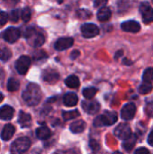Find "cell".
<instances>
[{
    "mask_svg": "<svg viewBox=\"0 0 153 154\" xmlns=\"http://www.w3.org/2000/svg\"><path fill=\"white\" fill-rule=\"evenodd\" d=\"M41 96L42 94L40 87L36 84L31 83L26 87L25 90L23 92L22 97L28 106H33L40 103L41 99Z\"/></svg>",
    "mask_w": 153,
    "mask_h": 154,
    "instance_id": "1",
    "label": "cell"
},
{
    "mask_svg": "<svg viewBox=\"0 0 153 154\" xmlns=\"http://www.w3.org/2000/svg\"><path fill=\"white\" fill-rule=\"evenodd\" d=\"M24 36L29 44H31L33 47H40L45 42L44 35L41 32L37 31L35 28L32 27H29L26 29V31L24 32Z\"/></svg>",
    "mask_w": 153,
    "mask_h": 154,
    "instance_id": "2",
    "label": "cell"
},
{
    "mask_svg": "<svg viewBox=\"0 0 153 154\" xmlns=\"http://www.w3.org/2000/svg\"><path fill=\"white\" fill-rule=\"evenodd\" d=\"M117 114L114 111H106L103 115L97 116L95 121V126H105V125H112L117 121Z\"/></svg>",
    "mask_w": 153,
    "mask_h": 154,
    "instance_id": "3",
    "label": "cell"
},
{
    "mask_svg": "<svg viewBox=\"0 0 153 154\" xmlns=\"http://www.w3.org/2000/svg\"><path fill=\"white\" fill-rule=\"evenodd\" d=\"M31 146V141L28 137H21L15 140L11 145V154H23Z\"/></svg>",
    "mask_w": 153,
    "mask_h": 154,
    "instance_id": "4",
    "label": "cell"
},
{
    "mask_svg": "<svg viewBox=\"0 0 153 154\" xmlns=\"http://www.w3.org/2000/svg\"><path fill=\"white\" fill-rule=\"evenodd\" d=\"M140 12L145 23L153 22V8L148 2H143L141 4Z\"/></svg>",
    "mask_w": 153,
    "mask_h": 154,
    "instance_id": "5",
    "label": "cell"
},
{
    "mask_svg": "<svg viewBox=\"0 0 153 154\" xmlns=\"http://www.w3.org/2000/svg\"><path fill=\"white\" fill-rule=\"evenodd\" d=\"M30 65H31V59L28 56H21L15 63V68L19 74L24 75L28 71Z\"/></svg>",
    "mask_w": 153,
    "mask_h": 154,
    "instance_id": "6",
    "label": "cell"
},
{
    "mask_svg": "<svg viewBox=\"0 0 153 154\" xmlns=\"http://www.w3.org/2000/svg\"><path fill=\"white\" fill-rule=\"evenodd\" d=\"M81 32L85 38H93L99 33V28L93 23H86L81 26Z\"/></svg>",
    "mask_w": 153,
    "mask_h": 154,
    "instance_id": "7",
    "label": "cell"
},
{
    "mask_svg": "<svg viewBox=\"0 0 153 154\" xmlns=\"http://www.w3.org/2000/svg\"><path fill=\"white\" fill-rule=\"evenodd\" d=\"M115 134L117 138L121 140H125L132 135L131 127L127 124H121L115 130Z\"/></svg>",
    "mask_w": 153,
    "mask_h": 154,
    "instance_id": "8",
    "label": "cell"
},
{
    "mask_svg": "<svg viewBox=\"0 0 153 154\" xmlns=\"http://www.w3.org/2000/svg\"><path fill=\"white\" fill-rule=\"evenodd\" d=\"M19 37H20V31L15 27H9L3 33L4 40L10 43L15 42L19 39Z\"/></svg>",
    "mask_w": 153,
    "mask_h": 154,
    "instance_id": "9",
    "label": "cell"
},
{
    "mask_svg": "<svg viewBox=\"0 0 153 154\" xmlns=\"http://www.w3.org/2000/svg\"><path fill=\"white\" fill-rule=\"evenodd\" d=\"M136 110H137V108L134 104H133V103L126 104L122 109L121 116L124 120H131L134 117V116L136 114Z\"/></svg>",
    "mask_w": 153,
    "mask_h": 154,
    "instance_id": "10",
    "label": "cell"
},
{
    "mask_svg": "<svg viewBox=\"0 0 153 154\" xmlns=\"http://www.w3.org/2000/svg\"><path fill=\"white\" fill-rule=\"evenodd\" d=\"M82 108L89 115H94L97 113L100 109V105L97 101H83L82 102Z\"/></svg>",
    "mask_w": 153,
    "mask_h": 154,
    "instance_id": "11",
    "label": "cell"
},
{
    "mask_svg": "<svg viewBox=\"0 0 153 154\" xmlns=\"http://www.w3.org/2000/svg\"><path fill=\"white\" fill-rule=\"evenodd\" d=\"M122 29L124 32H138L141 30V25L138 22L134 21V20H130V21H126L124 22L121 24Z\"/></svg>",
    "mask_w": 153,
    "mask_h": 154,
    "instance_id": "12",
    "label": "cell"
},
{
    "mask_svg": "<svg viewBox=\"0 0 153 154\" xmlns=\"http://www.w3.org/2000/svg\"><path fill=\"white\" fill-rule=\"evenodd\" d=\"M74 43V40L72 38H60L55 42V49L58 51H63L70 48Z\"/></svg>",
    "mask_w": 153,
    "mask_h": 154,
    "instance_id": "13",
    "label": "cell"
},
{
    "mask_svg": "<svg viewBox=\"0 0 153 154\" xmlns=\"http://www.w3.org/2000/svg\"><path fill=\"white\" fill-rule=\"evenodd\" d=\"M59 79H60V75L55 70L49 69V70H46L43 73V79L45 81H47L48 83H50V84L56 83L59 80Z\"/></svg>",
    "mask_w": 153,
    "mask_h": 154,
    "instance_id": "14",
    "label": "cell"
},
{
    "mask_svg": "<svg viewBox=\"0 0 153 154\" xmlns=\"http://www.w3.org/2000/svg\"><path fill=\"white\" fill-rule=\"evenodd\" d=\"M14 134V125H12L11 124H7L3 128V131H2V134H1V138L4 141H8L13 137Z\"/></svg>",
    "mask_w": 153,
    "mask_h": 154,
    "instance_id": "15",
    "label": "cell"
},
{
    "mask_svg": "<svg viewBox=\"0 0 153 154\" xmlns=\"http://www.w3.org/2000/svg\"><path fill=\"white\" fill-rule=\"evenodd\" d=\"M14 116V109L9 106H4L0 108V119L10 120Z\"/></svg>",
    "mask_w": 153,
    "mask_h": 154,
    "instance_id": "16",
    "label": "cell"
},
{
    "mask_svg": "<svg viewBox=\"0 0 153 154\" xmlns=\"http://www.w3.org/2000/svg\"><path fill=\"white\" fill-rule=\"evenodd\" d=\"M111 14H112L111 10L108 7L103 6L97 12V18L101 22H106V21H108L110 19Z\"/></svg>",
    "mask_w": 153,
    "mask_h": 154,
    "instance_id": "17",
    "label": "cell"
},
{
    "mask_svg": "<svg viewBox=\"0 0 153 154\" xmlns=\"http://www.w3.org/2000/svg\"><path fill=\"white\" fill-rule=\"evenodd\" d=\"M78 98L77 95L74 93H68L64 96V98H63L64 105L67 106H74L78 104Z\"/></svg>",
    "mask_w": 153,
    "mask_h": 154,
    "instance_id": "18",
    "label": "cell"
},
{
    "mask_svg": "<svg viewBox=\"0 0 153 154\" xmlns=\"http://www.w3.org/2000/svg\"><path fill=\"white\" fill-rule=\"evenodd\" d=\"M86 128V123L83 121V120H78V121H76V122H73L71 125H70V131L74 134H79V133H82Z\"/></svg>",
    "mask_w": 153,
    "mask_h": 154,
    "instance_id": "19",
    "label": "cell"
},
{
    "mask_svg": "<svg viewBox=\"0 0 153 154\" xmlns=\"http://www.w3.org/2000/svg\"><path fill=\"white\" fill-rule=\"evenodd\" d=\"M50 130L47 126H41L36 130V136L40 140H47L50 137Z\"/></svg>",
    "mask_w": 153,
    "mask_h": 154,
    "instance_id": "20",
    "label": "cell"
},
{
    "mask_svg": "<svg viewBox=\"0 0 153 154\" xmlns=\"http://www.w3.org/2000/svg\"><path fill=\"white\" fill-rule=\"evenodd\" d=\"M18 122L22 125V127H29L32 123L31 116L24 112H20L18 116Z\"/></svg>",
    "mask_w": 153,
    "mask_h": 154,
    "instance_id": "21",
    "label": "cell"
},
{
    "mask_svg": "<svg viewBox=\"0 0 153 154\" xmlns=\"http://www.w3.org/2000/svg\"><path fill=\"white\" fill-rule=\"evenodd\" d=\"M136 140H137L136 135L132 134V135H131L129 138H127V139L124 140V143H123L124 149L125 151H127V152H131V151L133 150V148L134 147L135 143H136Z\"/></svg>",
    "mask_w": 153,
    "mask_h": 154,
    "instance_id": "22",
    "label": "cell"
},
{
    "mask_svg": "<svg viewBox=\"0 0 153 154\" xmlns=\"http://www.w3.org/2000/svg\"><path fill=\"white\" fill-rule=\"evenodd\" d=\"M65 83L70 88H77L79 87V84H80L78 78L76 77V76H73V75L68 77L66 79V80H65Z\"/></svg>",
    "mask_w": 153,
    "mask_h": 154,
    "instance_id": "23",
    "label": "cell"
},
{
    "mask_svg": "<svg viewBox=\"0 0 153 154\" xmlns=\"http://www.w3.org/2000/svg\"><path fill=\"white\" fill-rule=\"evenodd\" d=\"M19 87H20V84H19L18 80H16L15 79H13V78H11V79H8V81H7V86H6L8 91H10V92H14V91L18 90Z\"/></svg>",
    "mask_w": 153,
    "mask_h": 154,
    "instance_id": "24",
    "label": "cell"
},
{
    "mask_svg": "<svg viewBox=\"0 0 153 154\" xmlns=\"http://www.w3.org/2000/svg\"><path fill=\"white\" fill-rule=\"evenodd\" d=\"M152 84H151V82H145V81H144V82L139 87V92H140L141 94H142V95L148 94V93H150V92L152 90Z\"/></svg>",
    "mask_w": 153,
    "mask_h": 154,
    "instance_id": "25",
    "label": "cell"
},
{
    "mask_svg": "<svg viewBox=\"0 0 153 154\" xmlns=\"http://www.w3.org/2000/svg\"><path fill=\"white\" fill-rule=\"evenodd\" d=\"M79 116V113L78 110H73V111H67L62 113V117L64 120H71L74 118H77Z\"/></svg>",
    "mask_w": 153,
    "mask_h": 154,
    "instance_id": "26",
    "label": "cell"
},
{
    "mask_svg": "<svg viewBox=\"0 0 153 154\" xmlns=\"http://www.w3.org/2000/svg\"><path fill=\"white\" fill-rule=\"evenodd\" d=\"M96 92H97L96 88H85L83 90V96L87 99H91L96 96Z\"/></svg>",
    "mask_w": 153,
    "mask_h": 154,
    "instance_id": "27",
    "label": "cell"
},
{
    "mask_svg": "<svg viewBox=\"0 0 153 154\" xmlns=\"http://www.w3.org/2000/svg\"><path fill=\"white\" fill-rule=\"evenodd\" d=\"M12 56V52L7 48H1L0 49V60L3 61L8 60Z\"/></svg>",
    "mask_w": 153,
    "mask_h": 154,
    "instance_id": "28",
    "label": "cell"
},
{
    "mask_svg": "<svg viewBox=\"0 0 153 154\" xmlns=\"http://www.w3.org/2000/svg\"><path fill=\"white\" fill-rule=\"evenodd\" d=\"M143 81L145 82H151L153 80V68H148L145 69L143 76H142Z\"/></svg>",
    "mask_w": 153,
    "mask_h": 154,
    "instance_id": "29",
    "label": "cell"
},
{
    "mask_svg": "<svg viewBox=\"0 0 153 154\" xmlns=\"http://www.w3.org/2000/svg\"><path fill=\"white\" fill-rule=\"evenodd\" d=\"M22 20L25 23L29 22L31 19V10L28 7H25L24 9H23L22 11V14H21Z\"/></svg>",
    "mask_w": 153,
    "mask_h": 154,
    "instance_id": "30",
    "label": "cell"
},
{
    "mask_svg": "<svg viewBox=\"0 0 153 154\" xmlns=\"http://www.w3.org/2000/svg\"><path fill=\"white\" fill-rule=\"evenodd\" d=\"M8 21V14L5 12H0V27L4 26Z\"/></svg>",
    "mask_w": 153,
    "mask_h": 154,
    "instance_id": "31",
    "label": "cell"
},
{
    "mask_svg": "<svg viewBox=\"0 0 153 154\" xmlns=\"http://www.w3.org/2000/svg\"><path fill=\"white\" fill-rule=\"evenodd\" d=\"M8 18L12 21V22H17L19 19V14H18V10H13L11 12V14L8 15Z\"/></svg>",
    "mask_w": 153,
    "mask_h": 154,
    "instance_id": "32",
    "label": "cell"
},
{
    "mask_svg": "<svg viewBox=\"0 0 153 154\" xmlns=\"http://www.w3.org/2000/svg\"><path fill=\"white\" fill-rule=\"evenodd\" d=\"M146 113L150 116L153 117V101L152 102H150L147 106H146Z\"/></svg>",
    "mask_w": 153,
    "mask_h": 154,
    "instance_id": "33",
    "label": "cell"
},
{
    "mask_svg": "<svg viewBox=\"0 0 153 154\" xmlns=\"http://www.w3.org/2000/svg\"><path fill=\"white\" fill-rule=\"evenodd\" d=\"M78 16H80L81 18H87L90 16V12L86 10H80L78 11Z\"/></svg>",
    "mask_w": 153,
    "mask_h": 154,
    "instance_id": "34",
    "label": "cell"
},
{
    "mask_svg": "<svg viewBox=\"0 0 153 154\" xmlns=\"http://www.w3.org/2000/svg\"><path fill=\"white\" fill-rule=\"evenodd\" d=\"M90 147H91V149L94 152H96L97 150H99V144L95 140H91L90 141Z\"/></svg>",
    "mask_w": 153,
    "mask_h": 154,
    "instance_id": "35",
    "label": "cell"
},
{
    "mask_svg": "<svg viewBox=\"0 0 153 154\" xmlns=\"http://www.w3.org/2000/svg\"><path fill=\"white\" fill-rule=\"evenodd\" d=\"M134 154H150V152L146 148H139L135 151Z\"/></svg>",
    "mask_w": 153,
    "mask_h": 154,
    "instance_id": "36",
    "label": "cell"
},
{
    "mask_svg": "<svg viewBox=\"0 0 153 154\" xmlns=\"http://www.w3.org/2000/svg\"><path fill=\"white\" fill-rule=\"evenodd\" d=\"M107 3V0H95V5L96 7H102Z\"/></svg>",
    "mask_w": 153,
    "mask_h": 154,
    "instance_id": "37",
    "label": "cell"
},
{
    "mask_svg": "<svg viewBox=\"0 0 153 154\" xmlns=\"http://www.w3.org/2000/svg\"><path fill=\"white\" fill-rule=\"evenodd\" d=\"M54 154H75V152L73 150H68V151H59L56 152Z\"/></svg>",
    "mask_w": 153,
    "mask_h": 154,
    "instance_id": "38",
    "label": "cell"
},
{
    "mask_svg": "<svg viewBox=\"0 0 153 154\" xmlns=\"http://www.w3.org/2000/svg\"><path fill=\"white\" fill-rule=\"evenodd\" d=\"M148 143L153 147V131L150 134V135L148 137Z\"/></svg>",
    "mask_w": 153,
    "mask_h": 154,
    "instance_id": "39",
    "label": "cell"
},
{
    "mask_svg": "<svg viewBox=\"0 0 153 154\" xmlns=\"http://www.w3.org/2000/svg\"><path fill=\"white\" fill-rule=\"evenodd\" d=\"M79 54H80V53H79L78 51H74L71 53V58H72V59H76L77 57L79 56Z\"/></svg>",
    "mask_w": 153,
    "mask_h": 154,
    "instance_id": "40",
    "label": "cell"
},
{
    "mask_svg": "<svg viewBox=\"0 0 153 154\" xmlns=\"http://www.w3.org/2000/svg\"><path fill=\"white\" fill-rule=\"evenodd\" d=\"M121 55H123V51H119L115 54V59L119 58V56H121Z\"/></svg>",
    "mask_w": 153,
    "mask_h": 154,
    "instance_id": "41",
    "label": "cell"
},
{
    "mask_svg": "<svg viewBox=\"0 0 153 154\" xmlns=\"http://www.w3.org/2000/svg\"><path fill=\"white\" fill-rule=\"evenodd\" d=\"M3 98H4V97H3V95H2V94L0 93V103L2 102V100H3Z\"/></svg>",
    "mask_w": 153,
    "mask_h": 154,
    "instance_id": "42",
    "label": "cell"
},
{
    "mask_svg": "<svg viewBox=\"0 0 153 154\" xmlns=\"http://www.w3.org/2000/svg\"><path fill=\"white\" fill-rule=\"evenodd\" d=\"M8 1H12V2H18L19 0H8Z\"/></svg>",
    "mask_w": 153,
    "mask_h": 154,
    "instance_id": "43",
    "label": "cell"
},
{
    "mask_svg": "<svg viewBox=\"0 0 153 154\" xmlns=\"http://www.w3.org/2000/svg\"><path fill=\"white\" fill-rule=\"evenodd\" d=\"M114 154H122L121 152H115Z\"/></svg>",
    "mask_w": 153,
    "mask_h": 154,
    "instance_id": "44",
    "label": "cell"
}]
</instances>
